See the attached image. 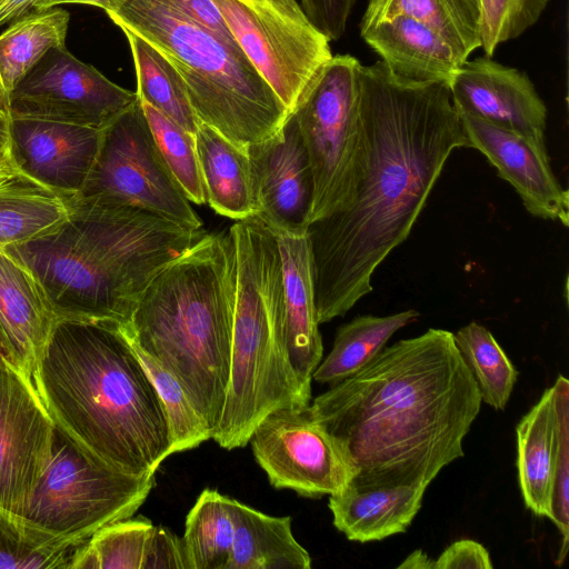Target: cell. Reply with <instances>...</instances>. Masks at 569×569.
I'll use <instances>...</instances> for the list:
<instances>
[{
  "mask_svg": "<svg viewBox=\"0 0 569 569\" xmlns=\"http://www.w3.org/2000/svg\"><path fill=\"white\" fill-rule=\"evenodd\" d=\"M363 149L350 203L307 226L319 323L372 291V276L410 234L453 150L468 147L447 84L359 68Z\"/></svg>",
  "mask_w": 569,
  "mask_h": 569,
  "instance_id": "cell-1",
  "label": "cell"
},
{
  "mask_svg": "<svg viewBox=\"0 0 569 569\" xmlns=\"http://www.w3.org/2000/svg\"><path fill=\"white\" fill-rule=\"evenodd\" d=\"M481 396L453 333L430 328L385 347L318 396L315 419L350 452L358 487L430 482L463 457Z\"/></svg>",
  "mask_w": 569,
  "mask_h": 569,
  "instance_id": "cell-2",
  "label": "cell"
},
{
  "mask_svg": "<svg viewBox=\"0 0 569 569\" xmlns=\"http://www.w3.org/2000/svg\"><path fill=\"white\" fill-rule=\"evenodd\" d=\"M32 379L53 423L109 465L154 473L171 455L166 410L120 327L58 319Z\"/></svg>",
  "mask_w": 569,
  "mask_h": 569,
  "instance_id": "cell-3",
  "label": "cell"
},
{
  "mask_svg": "<svg viewBox=\"0 0 569 569\" xmlns=\"http://www.w3.org/2000/svg\"><path fill=\"white\" fill-rule=\"evenodd\" d=\"M204 233L133 206L72 197L66 220L1 250L33 276L57 320L123 330L153 277Z\"/></svg>",
  "mask_w": 569,
  "mask_h": 569,
  "instance_id": "cell-4",
  "label": "cell"
},
{
  "mask_svg": "<svg viewBox=\"0 0 569 569\" xmlns=\"http://www.w3.org/2000/svg\"><path fill=\"white\" fill-rule=\"evenodd\" d=\"M236 290L230 231L206 232L153 277L121 329L177 378L211 438L230 379Z\"/></svg>",
  "mask_w": 569,
  "mask_h": 569,
  "instance_id": "cell-5",
  "label": "cell"
},
{
  "mask_svg": "<svg viewBox=\"0 0 569 569\" xmlns=\"http://www.w3.org/2000/svg\"><path fill=\"white\" fill-rule=\"evenodd\" d=\"M236 248L237 290L230 379L212 439L231 450L249 443L271 411L307 406L288 361L283 335V276L278 241L256 216L229 229Z\"/></svg>",
  "mask_w": 569,
  "mask_h": 569,
  "instance_id": "cell-6",
  "label": "cell"
},
{
  "mask_svg": "<svg viewBox=\"0 0 569 569\" xmlns=\"http://www.w3.org/2000/svg\"><path fill=\"white\" fill-rule=\"evenodd\" d=\"M107 14L176 68L201 123L244 150L281 129L288 109L236 40L196 23L168 0H123Z\"/></svg>",
  "mask_w": 569,
  "mask_h": 569,
  "instance_id": "cell-7",
  "label": "cell"
},
{
  "mask_svg": "<svg viewBox=\"0 0 569 569\" xmlns=\"http://www.w3.org/2000/svg\"><path fill=\"white\" fill-rule=\"evenodd\" d=\"M153 486V472H124L54 425L50 460L21 519L52 536L88 541L101 528L132 517Z\"/></svg>",
  "mask_w": 569,
  "mask_h": 569,
  "instance_id": "cell-8",
  "label": "cell"
},
{
  "mask_svg": "<svg viewBox=\"0 0 569 569\" xmlns=\"http://www.w3.org/2000/svg\"><path fill=\"white\" fill-rule=\"evenodd\" d=\"M360 66L352 56H332L289 111L312 170L313 197L308 224L346 208L358 182L363 149Z\"/></svg>",
  "mask_w": 569,
  "mask_h": 569,
  "instance_id": "cell-9",
  "label": "cell"
},
{
  "mask_svg": "<svg viewBox=\"0 0 569 569\" xmlns=\"http://www.w3.org/2000/svg\"><path fill=\"white\" fill-rule=\"evenodd\" d=\"M82 201L133 206L192 229L202 222L171 174L139 98L101 132Z\"/></svg>",
  "mask_w": 569,
  "mask_h": 569,
  "instance_id": "cell-10",
  "label": "cell"
},
{
  "mask_svg": "<svg viewBox=\"0 0 569 569\" xmlns=\"http://www.w3.org/2000/svg\"><path fill=\"white\" fill-rule=\"evenodd\" d=\"M233 38L290 111L331 59L330 40L297 0H213Z\"/></svg>",
  "mask_w": 569,
  "mask_h": 569,
  "instance_id": "cell-11",
  "label": "cell"
},
{
  "mask_svg": "<svg viewBox=\"0 0 569 569\" xmlns=\"http://www.w3.org/2000/svg\"><path fill=\"white\" fill-rule=\"evenodd\" d=\"M249 442L269 482L303 497L339 492L359 472L349 450L315 419L310 403L271 411Z\"/></svg>",
  "mask_w": 569,
  "mask_h": 569,
  "instance_id": "cell-12",
  "label": "cell"
},
{
  "mask_svg": "<svg viewBox=\"0 0 569 569\" xmlns=\"http://www.w3.org/2000/svg\"><path fill=\"white\" fill-rule=\"evenodd\" d=\"M138 96L73 57L50 49L9 94V119L30 118L103 129Z\"/></svg>",
  "mask_w": 569,
  "mask_h": 569,
  "instance_id": "cell-13",
  "label": "cell"
},
{
  "mask_svg": "<svg viewBox=\"0 0 569 569\" xmlns=\"http://www.w3.org/2000/svg\"><path fill=\"white\" fill-rule=\"evenodd\" d=\"M54 423L33 379L0 363V508L21 518L51 457Z\"/></svg>",
  "mask_w": 569,
  "mask_h": 569,
  "instance_id": "cell-14",
  "label": "cell"
},
{
  "mask_svg": "<svg viewBox=\"0 0 569 569\" xmlns=\"http://www.w3.org/2000/svg\"><path fill=\"white\" fill-rule=\"evenodd\" d=\"M251 167L254 216L269 229H306L313 197L309 157L289 112L271 138L247 148Z\"/></svg>",
  "mask_w": 569,
  "mask_h": 569,
  "instance_id": "cell-15",
  "label": "cell"
},
{
  "mask_svg": "<svg viewBox=\"0 0 569 569\" xmlns=\"http://www.w3.org/2000/svg\"><path fill=\"white\" fill-rule=\"evenodd\" d=\"M468 147L480 151L518 192L526 210L569 226V193L557 180L545 140L532 139L482 119L459 113Z\"/></svg>",
  "mask_w": 569,
  "mask_h": 569,
  "instance_id": "cell-16",
  "label": "cell"
},
{
  "mask_svg": "<svg viewBox=\"0 0 569 569\" xmlns=\"http://www.w3.org/2000/svg\"><path fill=\"white\" fill-rule=\"evenodd\" d=\"M457 111L545 140L547 107L528 76L485 56L466 60L448 83Z\"/></svg>",
  "mask_w": 569,
  "mask_h": 569,
  "instance_id": "cell-17",
  "label": "cell"
},
{
  "mask_svg": "<svg viewBox=\"0 0 569 569\" xmlns=\"http://www.w3.org/2000/svg\"><path fill=\"white\" fill-rule=\"evenodd\" d=\"M102 129L10 118V151L17 170L64 196H77L93 167Z\"/></svg>",
  "mask_w": 569,
  "mask_h": 569,
  "instance_id": "cell-18",
  "label": "cell"
},
{
  "mask_svg": "<svg viewBox=\"0 0 569 569\" xmlns=\"http://www.w3.org/2000/svg\"><path fill=\"white\" fill-rule=\"evenodd\" d=\"M277 238L283 276L284 348L291 369L311 397L312 375L323 355L317 318L313 264L307 228L270 229Z\"/></svg>",
  "mask_w": 569,
  "mask_h": 569,
  "instance_id": "cell-19",
  "label": "cell"
},
{
  "mask_svg": "<svg viewBox=\"0 0 569 569\" xmlns=\"http://www.w3.org/2000/svg\"><path fill=\"white\" fill-rule=\"evenodd\" d=\"M360 34L393 73L412 81L448 86L468 60L433 29L407 17L362 27Z\"/></svg>",
  "mask_w": 569,
  "mask_h": 569,
  "instance_id": "cell-20",
  "label": "cell"
},
{
  "mask_svg": "<svg viewBox=\"0 0 569 569\" xmlns=\"http://www.w3.org/2000/svg\"><path fill=\"white\" fill-rule=\"evenodd\" d=\"M427 487L406 483L358 487L351 482L329 496L335 527L349 540L369 542L407 531L419 512Z\"/></svg>",
  "mask_w": 569,
  "mask_h": 569,
  "instance_id": "cell-21",
  "label": "cell"
},
{
  "mask_svg": "<svg viewBox=\"0 0 569 569\" xmlns=\"http://www.w3.org/2000/svg\"><path fill=\"white\" fill-rule=\"evenodd\" d=\"M56 321L33 276L0 249V328L21 369L31 378Z\"/></svg>",
  "mask_w": 569,
  "mask_h": 569,
  "instance_id": "cell-22",
  "label": "cell"
},
{
  "mask_svg": "<svg viewBox=\"0 0 569 569\" xmlns=\"http://www.w3.org/2000/svg\"><path fill=\"white\" fill-rule=\"evenodd\" d=\"M516 433L518 479L525 505L536 516L549 518L558 449L553 386L521 418Z\"/></svg>",
  "mask_w": 569,
  "mask_h": 569,
  "instance_id": "cell-23",
  "label": "cell"
},
{
  "mask_svg": "<svg viewBox=\"0 0 569 569\" xmlns=\"http://www.w3.org/2000/svg\"><path fill=\"white\" fill-rule=\"evenodd\" d=\"M194 139L206 202L217 213L237 221L254 216L252 176L247 150L201 122Z\"/></svg>",
  "mask_w": 569,
  "mask_h": 569,
  "instance_id": "cell-24",
  "label": "cell"
},
{
  "mask_svg": "<svg viewBox=\"0 0 569 569\" xmlns=\"http://www.w3.org/2000/svg\"><path fill=\"white\" fill-rule=\"evenodd\" d=\"M234 523L227 569H309L311 558L295 539L291 517L262 513L229 498Z\"/></svg>",
  "mask_w": 569,
  "mask_h": 569,
  "instance_id": "cell-25",
  "label": "cell"
},
{
  "mask_svg": "<svg viewBox=\"0 0 569 569\" xmlns=\"http://www.w3.org/2000/svg\"><path fill=\"white\" fill-rule=\"evenodd\" d=\"M73 196L18 172L0 179V249L37 238L68 217Z\"/></svg>",
  "mask_w": 569,
  "mask_h": 569,
  "instance_id": "cell-26",
  "label": "cell"
},
{
  "mask_svg": "<svg viewBox=\"0 0 569 569\" xmlns=\"http://www.w3.org/2000/svg\"><path fill=\"white\" fill-rule=\"evenodd\" d=\"M420 313L409 309L388 316H358L340 326L328 356L316 368L312 379L333 386L370 362L401 328Z\"/></svg>",
  "mask_w": 569,
  "mask_h": 569,
  "instance_id": "cell-27",
  "label": "cell"
},
{
  "mask_svg": "<svg viewBox=\"0 0 569 569\" xmlns=\"http://www.w3.org/2000/svg\"><path fill=\"white\" fill-rule=\"evenodd\" d=\"M70 13L50 8L14 20L0 34V80L8 96L52 48L64 46Z\"/></svg>",
  "mask_w": 569,
  "mask_h": 569,
  "instance_id": "cell-28",
  "label": "cell"
},
{
  "mask_svg": "<svg viewBox=\"0 0 569 569\" xmlns=\"http://www.w3.org/2000/svg\"><path fill=\"white\" fill-rule=\"evenodd\" d=\"M133 57L137 96L190 133L199 127L184 82L176 68L138 34L122 29Z\"/></svg>",
  "mask_w": 569,
  "mask_h": 569,
  "instance_id": "cell-29",
  "label": "cell"
},
{
  "mask_svg": "<svg viewBox=\"0 0 569 569\" xmlns=\"http://www.w3.org/2000/svg\"><path fill=\"white\" fill-rule=\"evenodd\" d=\"M233 537L229 497L204 489L187 515L181 538L189 569H227Z\"/></svg>",
  "mask_w": 569,
  "mask_h": 569,
  "instance_id": "cell-30",
  "label": "cell"
},
{
  "mask_svg": "<svg viewBox=\"0 0 569 569\" xmlns=\"http://www.w3.org/2000/svg\"><path fill=\"white\" fill-rule=\"evenodd\" d=\"M453 339L475 378L482 402L503 410L517 382L518 371L492 333L471 321L453 333Z\"/></svg>",
  "mask_w": 569,
  "mask_h": 569,
  "instance_id": "cell-31",
  "label": "cell"
},
{
  "mask_svg": "<svg viewBox=\"0 0 569 569\" xmlns=\"http://www.w3.org/2000/svg\"><path fill=\"white\" fill-rule=\"evenodd\" d=\"M86 542L41 531L0 508V569H71Z\"/></svg>",
  "mask_w": 569,
  "mask_h": 569,
  "instance_id": "cell-32",
  "label": "cell"
},
{
  "mask_svg": "<svg viewBox=\"0 0 569 569\" xmlns=\"http://www.w3.org/2000/svg\"><path fill=\"white\" fill-rule=\"evenodd\" d=\"M152 529L144 517L106 526L79 549L71 569H141Z\"/></svg>",
  "mask_w": 569,
  "mask_h": 569,
  "instance_id": "cell-33",
  "label": "cell"
},
{
  "mask_svg": "<svg viewBox=\"0 0 569 569\" xmlns=\"http://www.w3.org/2000/svg\"><path fill=\"white\" fill-rule=\"evenodd\" d=\"M395 17H407L428 26L467 59L481 48V39L461 22L445 0H369L360 28Z\"/></svg>",
  "mask_w": 569,
  "mask_h": 569,
  "instance_id": "cell-34",
  "label": "cell"
},
{
  "mask_svg": "<svg viewBox=\"0 0 569 569\" xmlns=\"http://www.w3.org/2000/svg\"><path fill=\"white\" fill-rule=\"evenodd\" d=\"M131 346L154 385L166 410L170 428L171 455L193 449L211 439L206 422L177 378L133 343Z\"/></svg>",
  "mask_w": 569,
  "mask_h": 569,
  "instance_id": "cell-35",
  "label": "cell"
},
{
  "mask_svg": "<svg viewBox=\"0 0 569 569\" xmlns=\"http://www.w3.org/2000/svg\"><path fill=\"white\" fill-rule=\"evenodd\" d=\"M141 106L154 141L171 174L190 202L203 204L206 192L194 134L184 130L148 103L141 102Z\"/></svg>",
  "mask_w": 569,
  "mask_h": 569,
  "instance_id": "cell-36",
  "label": "cell"
},
{
  "mask_svg": "<svg viewBox=\"0 0 569 569\" xmlns=\"http://www.w3.org/2000/svg\"><path fill=\"white\" fill-rule=\"evenodd\" d=\"M558 415V449L553 472L549 519L561 533L557 565H562L569 542V381L559 376L552 385Z\"/></svg>",
  "mask_w": 569,
  "mask_h": 569,
  "instance_id": "cell-37",
  "label": "cell"
},
{
  "mask_svg": "<svg viewBox=\"0 0 569 569\" xmlns=\"http://www.w3.org/2000/svg\"><path fill=\"white\" fill-rule=\"evenodd\" d=\"M549 0H482L481 48L491 57L501 43L519 37L540 18Z\"/></svg>",
  "mask_w": 569,
  "mask_h": 569,
  "instance_id": "cell-38",
  "label": "cell"
},
{
  "mask_svg": "<svg viewBox=\"0 0 569 569\" xmlns=\"http://www.w3.org/2000/svg\"><path fill=\"white\" fill-rule=\"evenodd\" d=\"M141 569H189L182 539L164 527L153 526Z\"/></svg>",
  "mask_w": 569,
  "mask_h": 569,
  "instance_id": "cell-39",
  "label": "cell"
},
{
  "mask_svg": "<svg viewBox=\"0 0 569 569\" xmlns=\"http://www.w3.org/2000/svg\"><path fill=\"white\" fill-rule=\"evenodd\" d=\"M356 0H300V7L330 41L345 33Z\"/></svg>",
  "mask_w": 569,
  "mask_h": 569,
  "instance_id": "cell-40",
  "label": "cell"
},
{
  "mask_svg": "<svg viewBox=\"0 0 569 569\" xmlns=\"http://www.w3.org/2000/svg\"><path fill=\"white\" fill-rule=\"evenodd\" d=\"M488 550L479 542L461 539L448 546L435 560V569H491Z\"/></svg>",
  "mask_w": 569,
  "mask_h": 569,
  "instance_id": "cell-41",
  "label": "cell"
},
{
  "mask_svg": "<svg viewBox=\"0 0 569 569\" xmlns=\"http://www.w3.org/2000/svg\"><path fill=\"white\" fill-rule=\"evenodd\" d=\"M168 1L196 23L228 40H236L213 0Z\"/></svg>",
  "mask_w": 569,
  "mask_h": 569,
  "instance_id": "cell-42",
  "label": "cell"
},
{
  "mask_svg": "<svg viewBox=\"0 0 569 569\" xmlns=\"http://www.w3.org/2000/svg\"><path fill=\"white\" fill-rule=\"evenodd\" d=\"M461 22L480 39L482 0H445Z\"/></svg>",
  "mask_w": 569,
  "mask_h": 569,
  "instance_id": "cell-43",
  "label": "cell"
},
{
  "mask_svg": "<svg viewBox=\"0 0 569 569\" xmlns=\"http://www.w3.org/2000/svg\"><path fill=\"white\" fill-rule=\"evenodd\" d=\"M18 172L10 151L9 118L0 113V179Z\"/></svg>",
  "mask_w": 569,
  "mask_h": 569,
  "instance_id": "cell-44",
  "label": "cell"
},
{
  "mask_svg": "<svg viewBox=\"0 0 569 569\" xmlns=\"http://www.w3.org/2000/svg\"><path fill=\"white\" fill-rule=\"evenodd\" d=\"M36 0H0V27L32 11Z\"/></svg>",
  "mask_w": 569,
  "mask_h": 569,
  "instance_id": "cell-45",
  "label": "cell"
},
{
  "mask_svg": "<svg viewBox=\"0 0 569 569\" xmlns=\"http://www.w3.org/2000/svg\"><path fill=\"white\" fill-rule=\"evenodd\" d=\"M123 0H36L32 4V11H42L64 3L91 4L103 9L106 12L116 8Z\"/></svg>",
  "mask_w": 569,
  "mask_h": 569,
  "instance_id": "cell-46",
  "label": "cell"
},
{
  "mask_svg": "<svg viewBox=\"0 0 569 569\" xmlns=\"http://www.w3.org/2000/svg\"><path fill=\"white\" fill-rule=\"evenodd\" d=\"M398 569H435V560L422 550H415L400 565Z\"/></svg>",
  "mask_w": 569,
  "mask_h": 569,
  "instance_id": "cell-47",
  "label": "cell"
},
{
  "mask_svg": "<svg viewBox=\"0 0 569 569\" xmlns=\"http://www.w3.org/2000/svg\"><path fill=\"white\" fill-rule=\"evenodd\" d=\"M0 363L9 365L23 371L11 351L0 328ZM24 372V371H23ZM26 373V372H24ZM30 377V376H29Z\"/></svg>",
  "mask_w": 569,
  "mask_h": 569,
  "instance_id": "cell-48",
  "label": "cell"
},
{
  "mask_svg": "<svg viewBox=\"0 0 569 569\" xmlns=\"http://www.w3.org/2000/svg\"><path fill=\"white\" fill-rule=\"evenodd\" d=\"M0 113L9 118V96L0 80Z\"/></svg>",
  "mask_w": 569,
  "mask_h": 569,
  "instance_id": "cell-49",
  "label": "cell"
}]
</instances>
